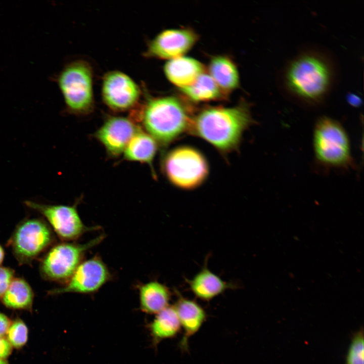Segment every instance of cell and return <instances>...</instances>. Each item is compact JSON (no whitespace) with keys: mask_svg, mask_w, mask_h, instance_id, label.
Here are the masks:
<instances>
[{"mask_svg":"<svg viewBox=\"0 0 364 364\" xmlns=\"http://www.w3.org/2000/svg\"><path fill=\"white\" fill-rule=\"evenodd\" d=\"M254 123L246 102L233 107L208 106L195 113L189 133L227 154L238 150L244 133Z\"/></svg>","mask_w":364,"mask_h":364,"instance_id":"obj_1","label":"cell"},{"mask_svg":"<svg viewBox=\"0 0 364 364\" xmlns=\"http://www.w3.org/2000/svg\"><path fill=\"white\" fill-rule=\"evenodd\" d=\"M195 114L186 101L169 96L148 98L138 117L146 132L165 147L189 133Z\"/></svg>","mask_w":364,"mask_h":364,"instance_id":"obj_2","label":"cell"},{"mask_svg":"<svg viewBox=\"0 0 364 364\" xmlns=\"http://www.w3.org/2000/svg\"><path fill=\"white\" fill-rule=\"evenodd\" d=\"M332 64L318 53H304L288 65L284 82L294 97L310 104L322 101L329 92L334 79Z\"/></svg>","mask_w":364,"mask_h":364,"instance_id":"obj_3","label":"cell"},{"mask_svg":"<svg viewBox=\"0 0 364 364\" xmlns=\"http://www.w3.org/2000/svg\"><path fill=\"white\" fill-rule=\"evenodd\" d=\"M313 148L315 161L327 169L348 170L355 166L347 132L333 118L323 116L317 120Z\"/></svg>","mask_w":364,"mask_h":364,"instance_id":"obj_4","label":"cell"},{"mask_svg":"<svg viewBox=\"0 0 364 364\" xmlns=\"http://www.w3.org/2000/svg\"><path fill=\"white\" fill-rule=\"evenodd\" d=\"M165 177L175 187L193 190L206 180L209 165L205 155L190 146H180L168 151L162 161Z\"/></svg>","mask_w":364,"mask_h":364,"instance_id":"obj_5","label":"cell"},{"mask_svg":"<svg viewBox=\"0 0 364 364\" xmlns=\"http://www.w3.org/2000/svg\"><path fill=\"white\" fill-rule=\"evenodd\" d=\"M67 110L76 114H85L93 109V71L85 61L69 63L57 78Z\"/></svg>","mask_w":364,"mask_h":364,"instance_id":"obj_6","label":"cell"},{"mask_svg":"<svg viewBox=\"0 0 364 364\" xmlns=\"http://www.w3.org/2000/svg\"><path fill=\"white\" fill-rule=\"evenodd\" d=\"M104 238V235H100L84 244L64 242L55 245L42 260L41 275L46 279L66 284L82 261L85 253Z\"/></svg>","mask_w":364,"mask_h":364,"instance_id":"obj_7","label":"cell"},{"mask_svg":"<svg viewBox=\"0 0 364 364\" xmlns=\"http://www.w3.org/2000/svg\"><path fill=\"white\" fill-rule=\"evenodd\" d=\"M53 239L50 228L43 220L32 218L24 220L17 226L10 243L18 261L27 263L46 250Z\"/></svg>","mask_w":364,"mask_h":364,"instance_id":"obj_8","label":"cell"},{"mask_svg":"<svg viewBox=\"0 0 364 364\" xmlns=\"http://www.w3.org/2000/svg\"><path fill=\"white\" fill-rule=\"evenodd\" d=\"M24 203L42 214L63 240H75L86 232L98 229L96 226L88 227L83 223L76 205H47L29 200L25 201Z\"/></svg>","mask_w":364,"mask_h":364,"instance_id":"obj_9","label":"cell"},{"mask_svg":"<svg viewBox=\"0 0 364 364\" xmlns=\"http://www.w3.org/2000/svg\"><path fill=\"white\" fill-rule=\"evenodd\" d=\"M111 277L108 267L102 259L95 256L82 261L64 287L50 292L52 294L93 293L109 282Z\"/></svg>","mask_w":364,"mask_h":364,"instance_id":"obj_10","label":"cell"},{"mask_svg":"<svg viewBox=\"0 0 364 364\" xmlns=\"http://www.w3.org/2000/svg\"><path fill=\"white\" fill-rule=\"evenodd\" d=\"M140 89L125 73L111 71L104 76L102 96L105 104L112 110L121 112L133 108L140 97Z\"/></svg>","mask_w":364,"mask_h":364,"instance_id":"obj_11","label":"cell"},{"mask_svg":"<svg viewBox=\"0 0 364 364\" xmlns=\"http://www.w3.org/2000/svg\"><path fill=\"white\" fill-rule=\"evenodd\" d=\"M198 39V34L187 28L164 30L148 43L146 57L170 60L183 56Z\"/></svg>","mask_w":364,"mask_h":364,"instance_id":"obj_12","label":"cell"},{"mask_svg":"<svg viewBox=\"0 0 364 364\" xmlns=\"http://www.w3.org/2000/svg\"><path fill=\"white\" fill-rule=\"evenodd\" d=\"M134 121L124 117L111 116L95 133V136L111 156L123 153L125 147L139 130Z\"/></svg>","mask_w":364,"mask_h":364,"instance_id":"obj_13","label":"cell"},{"mask_svg":"<svg viewBox=\"0 0 364 364\" xmlns=\"http://www.w3.org/2000/svg\"><path fill=\"white\" fill-rule=\"evenodd\" d=\"M204 71L200 62L183 56L169 60L164 66L166 78L179 89L192 84Z\"/></svg>","mask_w":364,"mask_h":364,"instance_id":"obj_14","label":"cell"},{"mask_svg":"<svg viewBox=\"0 0 364 364\" xmlns=\"http://www.w3.org/2000/svg\"><path fill=\"white\" fill-rule=\"evenodd\" d=\"M180 326L184 330L181 346L186 347L188 338L199 330L206 318L203 308L194 301L179 296L174 305Z\"/></svg>","mask_w":364,"mask_h":364,"instance_id":"obj_15","label":"cell"},{"mask_svg":"<svg viewBox=\"0 0 364 364\" xmlns=\"http://www.w3.org/2000/svg\"><path fill=\"white\" fill-rule=\"evenodd\" d=\"M209 74L226 96L239 85V74L234 62L229 57H213L209 64Z\"/></svg>","mask_w":364,"mask_h":364,"instance_id":"obj_16","label":"cell"},{"mask_svg":"<svg viewBox=\"0 0 364 364\" xmlns=\"http://www.w3.org/2000/svg\"><path fill=\"white\" fill-rule=\"evenodd\" d=\"M141 310L148 314H157L168 305L170 292L164 284L156 281L138 286Z\"/></svg>","mask_w":364,"mask_h":364,"instance_id":"obj_17","label":"cell"},{"mask_svg":"<svg viewBox=\"0 0 364 364\" xmlns=\"http://www.w3.org/2000/svg\"><path fill=\"white\" fill-rule=\"evenodd\" d=\"M158 144L147 132L140 129L131 138L123 153L128 161L146 163L152 166L158 150Z\"/></svg>","mask_w":364,"mask_h":364,"instance_id":"obj_18","label":"cell"},{"mask_svg":"<svg viewBox=\"0 0 364 364\" xmlns=\"http://www.w3.org/2000/svg\"><path fill=\"white\" fill-rule=\"evenodd\" d=\"M190 289L199 298L208 300L231 287L218 276L205 267L188 281Z\"/></svg>","mask_w":364,"mask_h":364,"instance_id":"obj_19","label":"cell"},{"mask_svg":"<svg viewBox=\"0 0 364 364\" xmlns=\"http://www.w3.org/2000/svg\"><path fill=\"white\" fill-rule=\"evenodd\" d=\"M179 89L187 99L195 103L220 100L226 97L209 74L205 71L192 84Z\"/></svg>","mask_w":364,"mask_h":364,"instance_id":"obj_20","label":"cell"},{"mask_svg":"<svg viewBox=\"0 0 364 364\" xmlns=\"http://www.w3.org/2000/svg\"><path fill=\"white\" fill-rule=\"evenodd\" d=\"M181 326L174 306L168 305L156 314L149 329L154 344L173 337L180 330Z\"/></svg>","mask_w":364,"mask_h":364,"instance_id":"obj_21","label":"cell"},{"mask_svg":"<svg viewBox=\"0 0 364 364\" xmlns=\"http://www.w3.org/2000/svg\"><path fill=\"white\" fill-rule=\"evenodd\" d=\"M33 294L29 284L20 278L13 279L2 297L3 303L8 307L14 309L30 308Z\"/></svg>","mask_w":364,"mask_h":364,"instance_id":"obj_22","label":"cell"},{"mask_svg":"<svg viewBox=\"0 0 364 364\" xmlns=\"http://www.w3.org/2000/svg\"><path fill=\"white\" fill-rule=\"evenodd\" d=\"M363 340L362 330L354 335L348 350L345 364H363Z\"/></svg>","mask_w":364,"mask_h":364,"instance_id":"obj_23","label":"cell"},{"mask_svg":"<svg viewBox=\"0 0 364 364\" xmlns=\"http://www.w3.org/2000/svg\"><path fill=\"white\" fill-rule=\"evenodd\" d=\"M8 341L16 348L23 346L28 339V329L21 320H17L10 325L7 333Z\"/></svg>","mask_w":364,"mask_h":364,"instance_id":"obj_24","label":"cell"},{"mask_svg":"<svg viewBox=\"0 0 364 364\" xmlns=\"http://www.w3.org/2000/svg\"><path fill=\"white\" fill-rule=\"evenodd\" d=\"M14 276L12 269L5 267L0 266V298H2L12 281Z\"/></svg>","mask_w":364,"mask_h":364,"instance_id":"obj_25","label":"cell"},{"mask_svg":"<svg viewBox=\"0 0 364 364\" xmlns=\"http://www.w3.org/2000/svg\"><path fill=\"white\" fill-rule=\"evenodd\" d=\"M12 351V345L9 342L3 338H0V358L3 359L8 356Z\"/></svg>","mask_w":364,"mask_h":364,"instance_id":"obj_26","label":"cell"},{"mask_svg":"<svg viewBox=\"0 0 364 364\" xmlns=\"http://www.w3.org/2000/svg\"><path fill=\"white\" fill-rule=\"evenodd\" d=\"M10 325L9 318L5 315L0 313V338L7 334Z\"/></svg>","mask_w":364,"mask_h":364,"instance_id":"obj_27","label":"cell"},{"mask_svg":"<svg viewBox=\"0 0 364 364\" xmlns=\"http://www.w3.org/2000/svg\"><path fill=\"white\" fill-rule=\"evenodd\" d=\"M347 101L350 104L354 106L359 105L361 102L359 97L353 94H349L348 95Z\"/></svg>","mask_w":364,"mask_h":364,"instance_id":"obj_28","label":"cell"},{"mask_svg":"<svg viewBox=\"0 0 364 364\" xmlns=\"http://www.w3.org/2000/svg\"><path fill=\"white\" fill-rule=\"evenodd\" d=\"M4 256V252L2 247L0 246V264L2 263Z\"/></svg>","mask_w":364,"mask_h":364,"instance_id":"obj_29","label":"cell"},{"mask_svg":"<svg viewBox=\"0 0 364 364\" xmlns=\"http://www.w3.org/2000/svg\"><path fill=\"white\" fill-rule=\"evenodd\" d=\"M0 364H8L6 361L0 358Z\"/></svg>","mask_w":364,"mask_h":364,"instance_id":"obj_30","label":"cell"}]
</instances>
